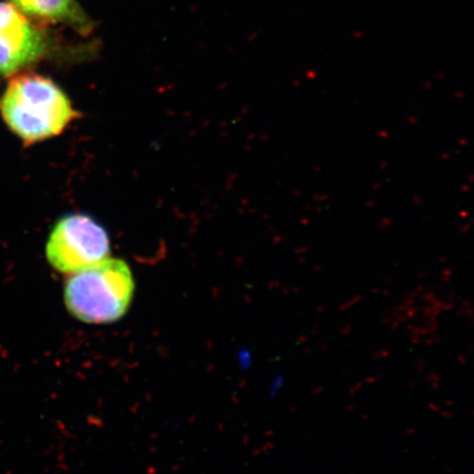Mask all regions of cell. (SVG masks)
Here are the masks:
<instances>
[{
  "instance_id": "obj_3",
  "label": "cell",
  "mask_w": 474,
  "mask_h": 474,
  "mask_svg": "<svg viewBox=\"0 0 474 474\" xmlns=\"http://www.w3.org/2000/svg\"><path fill=\"white\" fill-rule=\"evenodd\" d=\"M45 253L59 273H79L109 257V234L88 214H68L55 223Z\"/></svg>"
},
{
  "instance_id": "obj_1",
  "label": "cell",
  "mask_w": 474,
  "mask_h": 474,
  "mask_svg": "<svg viewBox=\"0 0 474 474\" xmlns=\"http://www.w3.org/2000/svg\"><path fill=\"white\" fill-rule=\"evenodd\" d=\"M0 115L24 145L60 135L79 116L60 86L33 73L9 81L0 97Z\"/></svg>"
},
{
  "instance_id": "obj_5",
  "label": "cell",
  "mask_w": 474,
  "mask_h": 474,
  "mask_svg": "<svg viewBox=\"0 0 474 474\" xmlns=\"http://www.w3.org/2000/svg\"><path fill=\"white\" fill-rule=\"evenodd\" d=\"M25 16L48 23H62L80 34L94 30V23L78 0H10Z\"/></svg>"
},
{
  "instance_id": "obj_2",
  "label": "cell",
  "mask_w": 474,
  "mask_h": 474,
  "mask_svg": "<svg viewBox=\"0 0 474 474\" xmlns=\"http://www.w3.org/2000/svg\"><path fill=\"white\" fill-rule=\"evenodd\" d=\"M134 273L124 259L108 257L70 274L64 287L70 314L86 324H110L124 318L134 300Z\"/></svg>"
},
{
  "instance_id": "obj_4",
  "label": "cell",
  "mask_w": 474,
  "mask_h": 474,
  "mask_svg": "<svg viewBox=\"0 0 474 474\" xmlns=\"http://www.w3.org/2000/svg\"><path fill=\"white\" fill-rule=\"evenodd\" d=\"M42 30L12 4L0 3V76H12L49 52Z\"/></svg>"
}]
</instances>
